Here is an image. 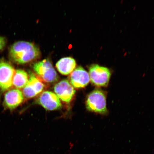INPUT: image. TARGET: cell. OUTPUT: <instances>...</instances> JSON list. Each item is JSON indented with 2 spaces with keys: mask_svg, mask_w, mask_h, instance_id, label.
<instances>
[{
  "mask_svg": "<svg viewBox=\"0 0 154 154\" xmlns=\"http://www.w3.org/2000/svg\"><path fill=\"white\" fill-rule=\"evenodd\" d=\"M9 57L13 62L24 64L34 60L40 55L39 49L33 43L25 41L15 42L9 50Z\"/></svg>",
  "mask_w": 154,
  "mask_h": 154,
  "instance_id": "1",
  "label": "cell"
},
{
  "mask_svg": "<svg viewBox=\"0 0 154 154\" xmlns=\"http://www.w3.org/2000/svg\"><path fill=\"white\" fill-rule=\"evenodd\" d=\"M86 107L88 111L101 115L108 113L106 94L100 89H96L90 93L87 98Z\"/></svg>",
  "mask_w": 154,
  "mask_h": 154,
  "instance_id": "2",
  "label": "cell"
},
{
  "mask_svg": "<svg viewBox=\"0 0 154 154\" xmlns=\"http://www.w3.org/2000/svg\"><path fill=\"white\" fill-rule=\"evenodd\" d=\"M90 81L94 85L106 87L108 85L111 76L110 69L107 67L93 64L89 67Z\"/></svg>",
  "mask_w": 154,
  "mask_h": 154,
  "instance_id": "3",
  "label": "cell"
},
{
  "mask_svg": "<svg viewBox=\"0 0 154 154\" xmlns=\"http://www.w3.org/2000/svg\"><path fill=\"white\" fill-rule=\"evenodd\" d=\"M33 68L36 74L44 82L53 83L57 81L58 78L57 73L53 65L48 60L35 63Z\"/></svg>",
  "mask_w": 154,
  "mask_h": 154,
  "instance_id": "4",
  "label": "cell"
},
{
  "mask_svg": "<svg viewBox=\"0 0 154 154\" xmlns=\"http://www.w3.org/2000/svg\"><path fill=\"white\" fill-rule=\"evenodd\" d=\"M15 69L7 61L0 60V90L7 91L13 86L12 82L15 72Z\"/></svg>",
  "mask_w": 154,
  "mask_h": 154,
  "instance_id": "5",
  "label": "cell"
},
{
  "mask_svg": "<svg viewBox=\"0 0 154 154\" xmlns=\"http://www.w3.org/2000/svg\"><path fill=\"white\" fill-rule=\"evenodd\" d=\"M55 94L63 101L70 103L75 94V90L70 82L63 80L55 85L54 88Z\"/></svg>",
  "mask_w": 154,
  "mask_h": 154,
  "instance_id": "6",
  "label": "cell"
},
{
  "mask_svg": "<svg viewBox=\"0 0 154 154\" xmlns=\"http://www.w3.org/2000/svg\"><path fill=\"white\" fill-rule=\"evenodd\" d=\"M29 76L27 84L23 90L24 97L30 99L35 97L43 91L44 88V84L33 73H30Z\"/></svg>",
  "mask_w": 154,
  "mask_h": 154,
  "instance_id": "7",
  "label": "cell"
},
{
  "mask_svg": "<svg viewBox=\"0 0 154 154\" xmlns=\"http://www.w3.org/2000/svg\"><path fill=\"white\" fill-rule=\"evenodd\" d=\"M23 92L14 88L8 90L5 94L3 105L5 109L12 110L22 104L24 100Z\"/></svg>",
  "mask_w": 154,
  "mask_h": 154,
  "instance_id": "8",
  "label": "cell"
},
{
  "mask_svg": "<svg viewBox=\"0 0 154 154\" xmlns=\"http://www.w3.org/2000/svg\"><path fill=\"white\" fill-rule=\"evenodd\" d=\"M38 103L48 110L53 111L60 109L62 107L60 100L54 92L44 91L38 99Z\"/></svg>",
  "mask_w": 154,
  "mask_h": 154,
  "instance_id": "9",
  "label": "cell"
},
{
  "mask_svg": "<svg viewBox=\"0 0 154 154\" xmlns=\"http://www.w3.org/2000/svg\"><path fill=\"white\" fill-rule=\"evenodd\" d=\"M70 83L76 88H85L90 82L89 74L82 66H78L71 73Z\"/></svg>",
  "mask_w": 154,
  "mask_h": 154,
  "instance_id": "10",
  "label": "cell"
},
{
  "mask_svg": "<svg viewBox=\"0 0 154 154\" xmlns=\"http://www.w3.org/2000/svg\"><path fill=\"white\" fill-rule=\"evenodd\" d=\"M76 61L71 57H65L60 59L56 64L58 72L61 74L67 75L71 74L76 68Z\"/></svg>",
  "mask_w": 154,
  "mask_h": 154,
  "instance_id": "11",
  "label": "cell"
},
{
  "mask_svg": "<svg viewBox=\"0 0 154 154\" xmlns=\"http://www.w3.org/2000/svg\"><path fill=\"white\" fill-rule=\"evenodd\" d=\"M29 77L24 70L22 69L15 70L13 79V86L16 89L24 88L28 84Z\"/></svg>",
  "mask_w": 154,
  "mask_h": 154,
  "instance_id": "12",
  "label": "cell"
},
{
  "mask_svg": "<svg viewBox=\"0 0 154 154\" xmlns=\"http://www.w3.org/2000/svg\"><path fill=\"white\" fill-rule=\"evenodd\" d=\"M7 40L5 38L0 36V51L5 48Z\"/></svg>",
  "mask_w": 154,
  "mask_h": 154,
  "instance_id": "13",
  "label": "cell"
}]
</instances>
